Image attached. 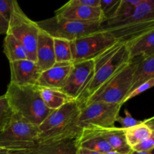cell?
<instances>
[{
	"label": "cell",
	"mask_w": 154,
	"mask_h": 154,
	"mask_svg": "<svg viewBox=\"0 0 154 154\" xmlns=\"http://www.w3.org/2000/svg\"><path fill=\"white\" fill-rule=\"evenodd\" d=\"M153 85H154V78H151V79H150L149 81L143 83L142 84H141V85L138 86V87H136L135 90H133L132 92H130V93L126 96V98H125L124 100H123V105L124 103H126L127 101L136 97L137 96L141 94L142 93L145 92L146 90L152 88V87H153Z\"/></svg>",
	"instance_id": "cell-28"
},
{
	"label": "cell",
	"mask_w": 154,
	"mask_h": 154,
	"mask_svg": "<svg viewBox=\"0 0 154 154\" xmlns=\"http://www.w3.org/2000/svg\"><path fill=\"white\" fill-rule=\"evenodd\" d=\"M38 145V126L13 114L8 126L0 132V147L32 152Z\"/></svg>",
	"instance_id": "cell-6"
},
{
	"label": "cell",
	"mask_w": 154,
	"mask_h": 154,
	"mask_svg": "<svg viewBox=\"0 0 154 154\" xmlns=\"http://www.w3.org/2000/svg\"><path fill=\"white\" fill-rule=\"evenodd\" d=\"M105 154H120V153H117V152H116V151H114V150H111V151L108 152V153H107Z\"/></svg>",
	"instance_id": "cell-38"
},
{
	"label": "cell",
	"mask_w": 154,
	"mask_h": 154,
	"mask_svg": "<svg viewBox=\"0 0 154 154\" xmlns=\"http://www.w3.org/2000/svg\"><path fill=\"white\" fill-rule=\"evenodd\" d=\"M8 154H31V152L23 150H10Z\"/></svg>",
	"instance_id": "cell-35"
},
{
	"label": "cell",
	"mask_w": 154,
	"mask_h": 154,
	"mask_svg": "<svg viewBox=\"0 0 154 154\" xmlns=\"http://www.w3.org/2000/svg\"><path fill=\"white\" fill-rule=\"evenodd\" d=\"M76 144L78 148L88 149L102 154L112 150L98 128L82 129L80 135L76 138Z\"/></svg>",
	"instance_id": "cell-16"
},
{
	"label": "cell",
	"mask_w": 154,
	"mask_h": 154,
	"mask_svg": "<svg viewBox=\"0 0 154 154\" xmlns=\"http://www.w3.org/2000/svg\"><path fill=\"white\" fill-rule=\"evenodd\" d=\"M154 149V135L150 137L147 139L138 143L132 147V150L135 151H152Z\"/></svg>",
	"instance_id": "cell-30"
},
{
	"label": "cell",
	"mask_w": 154,
	"mask_h": 154,
	"mask_svg": "<svg viewBox=\"0 0 154 154\" xmlns=\"http://www.w3.org/2000/svg\"><path fill=\"white\" fill-rule=\"evenodd\" d=\"M130 61L126 45L117 42L93 59L94 72L90 82L77 99L81 107L107 81Z\"/></svg>",
	"instance_id": "cell-2"
},
{
	"label": "cell",
	"mask_w": 154,
	"mask_h": 154,
	"mask_svg": "<svg viewBox=\"0 0 154 154\" xmlns=\"http://www.w3.org/2000/svg\"><path fill=\"white\" fill-rule=\"evenodd\" d=\"M121 105L119 104L96 102L81 107L78 126L84 128L109 129L115 126Z\"/></svg>",
	"instance_id": "cell-9"
},
{
	"label": "cell",
	"mask_w": 154,
	"mask_h": 154,
	"mask_svg": "<svg viewBox=\"0 0 154 154\" xmlns=\"http://www.w3.org/2000/svg\"><path fill=\"white\" fill-rule=\"evenodd\" d=\"M36 23L41 29L46 32L53 38L64 39L70 42L99 31L102 25L101 23L79 22L55 15Z\"/></svg>",
	"instance_id": "cell-7"
},
{
	"label": "cell",
	"mask_w": 154,
	"mask_h": 154,
	"mask_svg": "<svg viewBox=\"0 0 154 154\" xmlns=\"http://www.w3.org/2000/svg\"><path fill=\"white\" fill-rule=\"evenodd\" d=\"M5 96L13 114L38 126L51 113L42 101L38 87L9 83Z\"/></svg>",
	"instance_id": "cell-4"
},
{
	"label": "cell",
	"mask_w": 154,
	"mask_h": 154,
	"mask_svg": "<svg viewBox=\"0 0 154 154\" xmlns=\"http://www.w3.org/2000/svg\"><path fill=\"white\" fill-rule=\"evenodd\" d=\"M76 139H66L47 144H40L31 154H78Z\"/></svg>",
	"instance_id": "cell-21"
},
{
	"label": "cell",
	"mask_w": 154,
	"mask_h": 154,
	"mask_svg": "<svg viewBox=\"0 0 154 154\" xmlns=\"http://www.w3.org/2000/svg\"><path fill=\"white\" fill-rule=\"evenodd\" d=\"M129 154H153V150H152V151H135V150H132Z\"/></svg>",
	"instance_id": "cell-36"
},
{
	"label": "cell",
	"mask_w": 154,
	"mask_h": 154,
	"mask_svg": "<svg viewBox=\"0 0 154 154\" xmlns=\"http://www.w3.org/2000/svg\"><path fill=\"white\" fill-rule=\"evenodd\" d=\"M126 141L132 148L138 143L154 135V118L141 120L139 124L125 129Z\"/></svg>",
	"instance_id": "cell-18"
},
{
	"label": "cell",
	"mask_w": 154,
	"mask_h": 154,
	"mask_svg": "<svg viewBox=\"0 0 154 154\" xmlns=\"http://www.w3.org/2000/svg\"><path fill=\"white\" fill-rule=\"evenodd\" d=\"M55 16L65 19L79 22L102 23L104 22L103 15L100 8H91L80 5L68 2L60 8L55 11Z\"/></svg>",
	"instance_id": "cell-13"
},
{
	"label": "cell",
	"mask_w": 154,
	"mask_h": 154,
	"mask_svg": "<svg viewBox=\"0 0 154 154\" xmlns=\"http://www.w3.org/2000/svg\"><path fill=\"white\" fill-rule=\"evenodd\" d=\"M38 90L44 104L51 111H55L73 100L59 90L45 87H38Z\"/></svg>",
	"instance_id": "cell-22"
},
{
	"label": "cell",
	"mask_w": 154,
	"mask_h": 154,
	"mask_svg": "<svg viewBox=\"0 0 154 154\" xmlns=\"http://www.w3.org/2000/svg\"><path fill=\"white\" fill-rule=\"evenodd\" d=\"M36 63L42 72L50 69L56 63L54 38L41 29L36 46Z\"/></svg>",
	"instance_id": "cell-15"
},
{
	"label": "cell",
	"mask_w": 154,
	"mask_h": 154,
	"mask_svg": "<svg viewBox=\"0 0 154 154\" xmlns=\"http://www.w3.org/2000/svg\"><path fill=\"white\" fill-rule=\"evenodd\" d=\"M13 112L5 95L0 96V132L4 130L11 119Z\"/></svg>",
	"instance_id": "cell-27"
},
{
	"label": "cell",
	"mask_w": 154,
	"mask_h": 154,
	"mask_svg": "<svg viewBox=\"0 0 154 154\" xmlns=\"http://www.w3.org/2000/svg\"><path fill=\"white\" fill-rule=\"evenodd\" d=\"M72 66V63H55L51 68L42 72L36 86L61 90L67 81Z\"/></svg>",
	"instance_id": "cell-14"
},
{
	"label": "cell",
	"mask_w": 154,
	"mask_h": 154,
	"mask_svg": "<svg viewBox=\"0 0 154 154\" xmlns=\"http://www.w3.org/2000/svg\"><path fill=\"white\" fill-rule=\"evenodd\" d=\"M136 65V58L130 60L114 76L98 89L82 106L96 102L119 104L122 106L123 100L132 87V78Z\"/></svg>",
	"instance_id": "cell-5"
},
{
	"label": "cell",
	"mask_w": 154,
	"mask_h": 154,
	"mask_svg": "<svg viewBox=\"0 0 154 154\" xmlns=\"http://www.w3.org/2000/svg\"><path fill=\"white\" fill-rule=\"evenodd\" d=\"M39 30L37 23L30 20L23 11L17 2L14 0L7 34L14 37L26 50L29 59L35 62H36V46Z\"/></svg>",
	"instance_id": "cell-8"
},
{
	"label": "cell",
	"mask_w": 154,
	"mask_h": 154,
	"mask_svg": "<svg viewBox=\"0 0 154 154\" xmlns=\"http://www.w3.org/2000/svg\"><path fill=\"white\" fill-rule=\"evenodd\" d=\"M93 60L72 63V69L64 87L59 90L73 100H77L93 77Z\"/></svg>",
	"instance_id": "cell-11"
},
{
	"label": "cell",
	"mask_w": 154,
	"mask_h": 154,
	"mask_svg": "<svg viewBox=\"0 0 154 154\" xmlns=\"http://www.w3.org/2000/svg\"><path fill=\"white\" fill-rule=\"evenodd\" d=\"M125 114V117H120V115L117 117V120H116V122H118L120 125H121L122 129H129V128L132 127V126H135L136 125L139 124L141 123V120H135V118L132 117V116L131 115L130 113L129 112L127 109H126L124 111Z\"/></svg>",
	"instance_id": "cell-29"
},
{
	"label": "cell",
	"mask_w": 154,
	"mask_h": 154,
	"mask_svg": "<svg viewBox=\"0 0 154 154\" xmlns=\"http://www.w3.org/2000/svg\"><path fill=\"white\" fill-rule=\"evenodd\" d=\"M11 71L10 83L17 86H33L37 84L42 70L36 62L23 60L9 63Z\"/></svg>",
	"instance_id": "cell-12"
},
{
	"label": "cell",
	"mask_w": 154,
	"mask_h": 154,
	"mask_svg": "<svg viewBox=\"0 0 154 154\" xmlns=\"http://www.w3.org/2000/svg\"><path fill=\"white\" fill-rule=\"evenodd\" d=\"M141 0H121L118 9L112 19L108 21H116L129 16L136 9Z\"/></svg>",
	"instance_id": "cell-25"
},
{
	"label": "cell",
	"mask_w": 154,
	"mask_h": 154,
	"mask_svg": "<svg viewBox=\"0 0 154 154\" xmlns=\"http://www.w3.org/2000/svg\"><path fill=\"white\" fill-rule=\"evenodd\" d=\"M3 53L9 63L29 59L28 53L25 48L10 34L5 35L3 44Z\"/></svg>",
	"instance_id": "cell-23"
},
{
	"label": "cell",
	"mask_w": 154,
	"mask_h": 154,
	"mask_svg": "<svg viewBox=\"0 0 154 154\" xmlns=\"http://www.w3.org/2000/svg\"><path fill=\"white\" fill-rule=\"evenodd\" d=\"M117 42L109 32L102 29L73 41L70 42L72 63L93 60Z\"/></svg>",
	"instance_id": "cell-10"
},
{
	"label": "cell",
	"mask_w": 154,
	"mask_h": 154,
	"mask_svg": "<svg viewBox=\"0 0 154 154\" xmlns=\"http://www.w3.org/2000/svg\"><path fill=\"white\" fill-rule=\"evenodd\" d=\"M81 109L78 101L72 100L51 111L38 126L39 145L78 138L82 131L78 126Z\"/></svg>",
	"instance_id": "cell-1"
},
{
	"label": "cell",
	"mask_w": 154,
	"mask_h": 154,
	"mask_svg": "<svg viewBox=\"0 0 154 154\" xmlns=\"http://www.w3.org/2000/svg\"><path fill=\"white\" fill-rule=\"evenodd\" d=\"M9 20L0 14V35H7L8 31Z\"/></svg>",
	"instance_id": "cell-33"
},
{
	"label": "cell",
	"mask_w": 154,
	"mask_h": 154,
	"mask_svg": "<svg viewBox=\"0 0 154 154\" xmlns=\"http://www.w3.org/2000/svg\"><path fill=\"white\" fill-rule=\"evenodd\" d=\"M10 150L0 147V154H8Z\"/></svg>",
	"instance_id": "cell-37"
},
{
	"label": "cell",
	"mask_w": 154,
	"mask_h": 154,
	"mask_svg": "<svg viewBox=\"0 0 154 154\" xmlns=\"http://www.w3.org/2000/svg\"><path fill=\"white\" fill-rule=\"evenodd\" d=\"M120 2L121 0H100L99 8L103 15L104 22H106L114 17L120 5Z\"/></svg>",
	"instance_id": "cell-26"
},
{
	"label": "cell",
	"mask_w": 154,
	"mask_h": 154,
	"mask_svg": "<svg viewBox=\"0 0 154 154\" xmlns=\"http://www.w3.org/2000/svg\"><path fill=\"white\" fill-rule=\"evenodd\" d=\"M14 0H0V14L9 20L13 8Z\"/></svg>",
	"instance_id": "cell-31"
},
{
	"label": "cell",
	"mask_w": 154,
	"mask_h": 154,
	"mask_svg": "<svg viewBox=\"0 0 154 154\" xmlns=\"http://www.w3.org/2000/svg\"><path fill=\"white\" fill-rule=\"evenodd\" d=\"M136 60V68L133 74L132 87L129 93L143 83L154 78V56L145 58L137 57Z\"/></svg>",
	"instance_id": "cell-20"
},
{
	"label": "cell",
	"mask_w": 154,
	"mask_h": 154,
	"mask_svg": "<svg viewBox=\"0 0 154 154\" xmlns=\"http://www.w3.org/2000/svg\"><path fill=\"white\" fill-rule=\"evenodd\" d=\"M101 29L109 32L117 42L123 44L154 29L153 0H141L132 14L120 20L102 23Z\"/></svg>",
	"instance_id": "cell-3"
},
{
	"label": "cell",
	"mask_w": 154,
	"mask_h": 154,
	"mask_svg": "<svg viewBox=\"0 0 154 154\" xmlns=\"http://www.w3.org/2000/svg\"><path fill=\"white\" fill-rule=\"evenodd\" d=\"M54 48L56 63H72L70 42L54 38Z\"/></svg>",
	"instance_id": "cell-24"
},
{
	"label": "cell",
	"mask_w": 154,
	"mask_h": 154,
	"mask_svg": "<svg viewBox=\"0 0 154 154\" xmlns=\"http://www.w3.org/2000/svg\"><path fill=\"white\" fill-rule=\"evenodd\" d=\"M72 3L91 8H99L100 0H70Z\"/></svg>",
	"instance_id": "cell-32"
},
{
	"label": "cell",
	"mask_w": 154,
	"mask_h": 154,
	"mask_svg": "<svg viewBox=\"0 0 154 154\" xmlns=\"http://www.w3.org/2000/svg\"><path fill=\"white\" fill-rule=\"evenodd\" d=\"M130 60L154 56V29L147 32L125 44Z\"/></svg>",
	"instance_id": "cell-17"
},
{
	"label": "cell",
	"mask_w": 154,
	"mask_h": 154,
	"mask_svg": "<svg viewBox=\"0 0 154 154\" xmlns=\"http://www.w3.org/2000/svg\"><path fill=\"white\" fill-rule=\"evenodd\" d=\"M78 154H102L98 152L93 151V150H88L85 148H78Z\"/></svg>",
	"instance_id": "cell-34"
},
{
	"label": "cell",
	"mask_w": 154,
	"mask_h": 154,
	"mask_svg": "<svg viewBox=\"0 0 154 154\" xmlns=\"http://www.w3.org/2000/svg\"><path fill=\"white\" fill-rule=\"evenodd\" d=\"M99 129L112 150L120 154H129L131 153L132 150L126 141L125 129L116 126L109 129Z\"/></svg>",
	"instance_id": "cell-19"
}]
</instances>
